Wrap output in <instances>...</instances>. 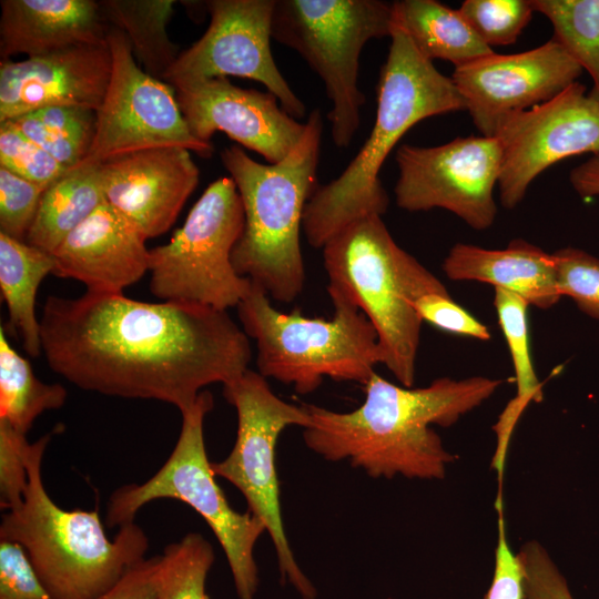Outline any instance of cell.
Here are the masks:
<instances>
[{
	"mask_svg": "<svg viewBox=\"0 0 599 599\" xmlns=\"http://www.w3.org/2000/svg\"><path fill=\"white\" fill-rule=\"evenodd\" d=\"M214 406L213 395L202 390L192 407L181 413L177 441L163 466L146 481L116 488L109 497V527L133 522L152 500L177 499L192 507L220 542L232 572L238 599H255L258 570L255 545L266 531L252 512L234 510L215 480L204 444V418Z\"/></svg>",
	"mask_w": 599,
	"mask_h": 599,
	"instance_id": "ba28073f",
	"label": "cell"
},
{
	"mask_svg": "<svg viewBox=\"0 0 599 599\" xmlns=\"http://www.w3.org/2000/svg\"><path fill=\"white\" fill-rule=\"evenodd\" d=\"M443 270L453 281L488 283L541 309L552 307L562 297L554 254L522 238L512 240L502 250L457 243L444 258Z\"/></svg>",
	"mask_w": 599,
	"mask_h": 599,
	"instance_id": "7402d4cb",
	"label": "cell"
},
{
	"mask_svg": "<svg viewBox=\"0 0 599 599\" xmlns=\"http://www.w3.org/2000/svg\"><path fill=\"white\" fill-rule=\"evenodd\" d=\"M396 204L409 212L443 209L475 230L497 215L494 190L501 169L495 136L456 138L436 146L403 144L396 151Z\"/></svg>",
	"mask_w": 599,
	"mask_h": 599,
	"instance_id": "4fadbf2b",
	"label": "cell"
},
{
	"mask_svg": "<svg viewBox=\"0 0 599 599\" xmlns=\"http://www.w3.org/2000/svg\"><path fill=\"white\" fill-rule=\"evenodd\" d=\"M392 3L379 0H275L272 39L295 50L322 79L332 103L331 136L347 148L365 95L358 88L365 44L392 32Z\"/></svg>",
	"mask_w": 599,
	"mask_h": 599,
	"instance_id": "9c48e42d",
	"label": "cell"
},
{
	"mask_svg": "<svg viewBox=\"0 0 599 599\" xmlns=\"http://www.w3.org/2000/svg\"><path fill=\"white\" fill-rule=\"evenodd\" d=\"M495 507L498 515L495 565L491 583L484 599H526L524 566L518 552H514L508 542L501 488H498Z\"/></svg>",
	"mask_w": 599,
	"mask_h": 599,
	"instance_id": "74e56055",
	"label": "cell"
},
{
	"mask_svg": "<svg viewBox=\"0 0 599 599\" xmlns=\"http://www.w3.org/2000/svg\"><path fill=\"white\" fill-rule=\"evenodd\" d=\"M99 2L108 24L125 33L134 58L144 67L145 72L163 80L180 54L176 44L166 32L176 2L174 0Z\"/></svg>",
	"mask_w": 599,
	"mask_h": 599,
	"instance_id": "484cf974",
	"label": "cell"
},
{
	"mask_svg": "<svg viewBox=\"0 0 599 599\" xmlns=\"http://www.w3.org/2000/svg\"><path fill=\"white\" fill-rule=\"evenodd\" d=\"M26 435L0 420V507L11 510L22 504L28 486Z\"/></svg>",
	"mask_w": 599,
	"mask_h": 599,
	"instance_id": "8d00e7d4",
	"label": "cell"
},
{
	"mask_svg": "<svg viewBox=\"0 0 599 599\" xmlns=\"http://www.w3.org/2000/svg\"><path fill=\"white\" fill-rule=\"evenodd\" d=\"M327 293L352 302L372 323L383 364L413 387L423 321L414 301L445 285L393 238L380 215L357 219L323 246Z\"/></svg>",
	"mask_w": 599,
	"mask_h": 599,
	"instance_id": "8992f818",
	"label": "cell"
},
{
	"mask_svg": "<svg viewBox=\"0 0 599 599\" xmlns=\"http://www.w3.org/2000/svg\"><path fill=\"white\" fill-rule=\"evenodd\" d=\"M191 133L211 142L224 132L267 163L282 161L300 142L305 123L296 121L271 92L242 89L227 78L202 80L174 88Z\"/></svg>",
	"mask_w": 599,
	"mask_h": 599,
	"instance_id": "e0dca14e",
	"label": "cell"
},
{
	"mask_svg": "<svg viewBox=\"0 0 599 599\" xmlns=\"http://www.w3.org/2000/svg\"><path fill=\"white\" fill-rule=\"evenodd\" d=\"M105 201L99 165L69 170L44 191L26 242L52 254Z\"/></svg>",
	"mask_w": 599,
	"mask_h": 599,
	"instance_id": "d4e9b609",
	"label": "cell"
},
{
	"mask_svg": "<svg viewBox=\"0 0 599 599\" xmlns=\"http://www.w3.org/2000/svg\"><path fill=\"white\" fill-rule=\"evenodd\" d=\"M112 71L108 42L0 61V123L45 106L98 111Z\"/></svg>",
	"mask_w": 599,
	"mask_h": 599,
	"instance_id": "ac0fdd59",
	"label": "cell"
},
{
	"mask_svg": "<svg viewBox=\"0 0 599 599\" xmlns=\"http://www.w3.org/2000/svg\"><path fill=\"white\" fill-rule=\"evenodd\" d=\"M413 305L423 322L439 329L480 341L490 338L488 327L458 305L447 288L425 292Z\"/></svg>",
	"mask_w": 599,
	"mask_h": 599,
	"instance_id": "d590c367",
	"label": "cell"
},
{
	"mask_svg": "<svg viewBox=\"0 0 599 599\" xmlns=\"http://www.w3.org/2000/svg\"><path fill=\"white\" fill-rule=\"evenodd\" d=\"M518 556L525 570L526 599H575L567 579L540 542H525Z\"/></svg>",
	"mask_w": 599,
	"mask_h": 599,
	"instance_id": "ab89813d",
	"label": "cell"
},
{
	"mask_svg": "<svg viewBox=\"0 0 599 599\" xmlns=\"http://www.w3.org/2000/svg\"><path fill=\"white\" fill-rule=\"evenodd\" d=\"M105 200L146 238L165 233L195 190L200 170L189 150H142L99 164Z\"/></svg>",
	"mask_w": 599,
	"mask_h": 599,
	"instance_id": "d6986e66",
	"label": "cell"
},
{
	"mask_svg": "<svg viewBox=\"0 0 599 599\" xmlns=\"http://www.w3.org/2000/svg\"><path fill=\"white\" fill-rule=\"evenodd\" d=\"M0 7L1 60L108 42L110 26L94 0H2Z\"/></svg>",
	"mask_w": 599,
	"mask_h": 599,
	"instance_id": "44dd1931",
	"label": "cell"
},
{
	"mask_svg": "<svg viewBox=\"0 0 599 599\" xmlns=\"http://www.w3.org/2000/svg\"><path fill=\"white\" fill-rule=\"evenodd\" d=\"M389 38L388 55L377 83L373 129L345 170L329 183L318 185L305 207L302 229L313 247L323 248L357 219L382 216L387 211L389 200L379 173L410 128L430 116L466 111L451 77L440 73L393 23Z\"/></svg>",
	"mask_w": 599,
	"mask_h": 599,
	"instance_id": "3957f363",
	"label": "cell"
},
{
	"mask_svg": "<svg viewBox=\"0 0 599 599\" xmlns=\"http://www.w3.org/2000/svg\"><path fill=\"white\" fill-rule=\"evenodd\" d=\"M576 81L551 100L507 115L495 138L501 146L499 197L515 209L531 182L557 162L599 154V105Z\"/></svg>",
	"mask_w": 599,
	"mask_h": 599,
	"instance_id": "9a60e30c",
	"label": "cell"
},
{
	"mask_svg": "<svg viewBox=\"0 0 599 599\" xmlns=\"http://www.w3.org/2000/svg\"><path fill=\"white\" fill-rule=\"evenodd\" d=\"M214 558L212 545L195 531L167 545L160 555L156 599H209L205 583Z\"/></svg>",
	"mask_w": 599,
	"mask_h": 599,
	"instance_id": "4dcf8cb0",
	"label": "cell"
},
{
	"mask_svg": "<svg viewBox=\"0 0 599 599\" xmlns=\"http://www.w3.org/2000/svg\"><path fill=\"white\" fill-rule=\"evenodd\" d=\"M458 11L490 48L515 43L535 13L531 0H466Z\"/></svg>",
	"mask_w": 599,
	"mask_h": 599,
	"instance_id": "1f68e13d",
	"label": "cell"
},
{
	"mask_svg": "<svg viewBox=\"0 0 599 599\" xmlns=\"http://www.w3.org/2000/svg\"><path fill=\"white\" fill-rule=\"evenodd\" d=\"M494 305L508 345L517 383V396L499 418L515 426L529 403L542 399L541 384L535 372L529 346L527 322L529 304L516 294L495 288Z\"/></svg>",
	"mask_w": 599,
	"mask_h": 599,
	"instance_id": "f546056e",
	"label": "cell"
},
{
	"mask_svg": "<svg viewBox=\"0 0 599 599\" xmlns=\"http://www.w3.org/2000/svg\"><path fill=\"white\" fill-rule=\"evenodd\" d=\"M573 190L583 199L599 195V154L571 170L569 175Z\"/></svg>",
	"mask_w": 599,
	"mask_h": 599,
	"instance_id": "b9f144b4",
	"label": "cell"
},
{
	"mask_svg": "<svg viewBox=\"0 0 599 599\" xmlns=\"http://www.w3.org/2000/svg\"><path fill=\"white\" fill-rule=\"evenodd\" d=\"M552 254L560 295L570 297L585 314L599 319V258L575 247Z\"/></svg>",
	"mask_w": 599,
	"mask_h": 599,
	"instance_id": "836d02e7",
	"label": "cell"
},
{
	"mask_svg": "<svg viewBox=\"0 0 599 599\" xmlns=\"http://www.w3.org/2000/svg\"><path fill=\"white\" fill-rule=\"evenodd\" d=\"M245 224L234 181L211 183L182 227L149 253L150 291L163 302H184L227 311L248 294L252 281L238 275L232 253Z\"/></svg>",
	"mask_w": 599,
	"mask_h": 599,
	"instance_id": "8fae6325",
	"label": "cell"
},
{
	"mask_svg": "<svg viewBox=\"0 0 599 599\" xmlns=\"http://www.w3.org/2000/svg\"><path fill=\"white\" fill-rule=\"evenodd\" d=\"M160 555L144 558L97 599H156Z\"/></svg>",
	"mask_w": 599,
	"mask_h": 599,
	"instance_id": "60d3db41",
	"label": "cell"
},
{
	"mask_svg": "<svg viewBox=\"0 0 599 599\" xmlns=\"http://www.w3.org/2000/svg\"><path fill=\"white\" fill-rule=\"evenodd\" d=\"M334 306L329 319L284 313L252 282L237 305L242 328L256 342L257 372L293 385L298 394L316 390L325 377L365 385L384 357L377 333L347 298L328 293Z\"/></svg>",
	"mask_w": 599,
	"mask_h": 599,
	"instance_id": "52a82bcc",
	"label": "cell"
},
{
	"mask_svg": "<svg viewBox=\"0 0 599 599\" xmlns=\"http://www.w3.org/2000/svg\"><path fill=\"white\" fill-rule=\"evenodd\" d=\"M223 396L236 410L237 432L230 454L221 461L211 463L212 470L241 491L248 511L264 524L282 580L303 599H315L317 590L296 562L285 534L275 466L280 435L290 426L304 429L311 422L309 415L304 405L280 398L266 378L250 368L223 385Z\"/></svg>",
	"mask_w": 599,
	"mask_h": 599,
	"instance_id": "30bf717a",
	"label": "cell"
},
{
	"mask_svg": "<svg viewBox=\"0 0 599 599\" xmlns=\"http://www.w3.org/2000/svg\"><path fill=\"white\" fill-rule=\"evenodd\" d=\"M0 166L26 180L47 186L69 171L29 140L11 121L0 123Z\"/></svg>",
	"mask_w": 599,
	"mask_h": 599,
	"instance_id": "d6a6232c",
	"label": "cell"
},
{
	"mask_svg": "<svg viewBox=\"0 0 599 599\" xmlns=\"http://www.w3.org/2000/svg\"><path fill=\"white\" fill-rule=\"evenodd\" d=\"M11 121L19 131L69 170L88 155L97 128V111L80 106H45Z\"/></svg>",
	"mask_w": 599,
	"mask_h": 599,
	"instance_id": "83f0119b",
	"label": "cell"
},
{
	"mask_svg": "<svg viewBox=\"0 0 599 599\" xmlns=\"http://www.w3.org/2000/svg\"><path fill=\"white\" fill-rule=\"evenodd\" d=\"M392 7L393 26L400 28L432 62L445 60L458 68L495 52L458 10L436 0H399Z\"/></svg>",
	"mask_w": 599,
	"mask_h": 599,
	"instance_id": "603a6c76",
	"label": "cell"
},
{
	"mask_svg": "<svg viewBox=\"0 0 599 599\" xmlns=\"http://www.w3.org/2000/svg\"><path fill=\"white\" fill-rule=\"evenodd\" d=\"M53 255L26 241L0 232V288L9 312V324L32 357L42 354L35 296L44 277L53 274Z\"/></svg>",
	"mask_w": 599,
	"mask_h": 599,
	"instance_id": "cb8c5ba5",
	"label": "cell"
},
{
	"mask_svg": "<svg viewBox=\"0 0 599 599\" xmlns=\"http://www.w3.org/2000/svg\"><path fill=\"white\" fill-rule=\"evenodd\" d=\"M582 68L555 39L514 54L496 52L455 68L451 79L477 130L494 136L509 114L545 103L577 81Z\"/></svg>",
	"mask_w": 599,
	"mask_h": 599,
	"instance_id": "2e32d148",
	"label": "cell"
},
{
	"mask_svg": "<svg viewBox=\"0 0 599 599\" xmlns=\"http://www.w3.org/2000/svg\"><path fill=\"white\" fill-rule=\"evenodd\" d=\"M502 379L437 378L426 387L395 385L377 373L352 412L304 404L305 445L328 461L347 460L373 478L444 479L455 457L430 427H449L487 400Z\"/></svg>",
	"mask_w": 599,
	"mask_h": 599,
	"instance_id": "7a4b0ae2",
	"label": "cell"
},
{
	"mask_svg": "<svg viewBox=\"0 0 599 599\" xmlns=\"http://www.w3.org/2000/svg\"><path fill=\"white\" fill-rule=\"evenodd\" d=\"M146 236L106 201L52 253L53 275L83 283L87 292L119 294L149 272Z\"/></svg>",
	"mask_w": 599,
	"mask_h": 599,
	"instance_id": "ffe728a7",
	"label": "cell"
},
{
	"mask_svg": "<svg viewBox=\"0 0 599 599\" xmlns=\"http://www.w3.org/2000/svg\"><path fill=\"white\" fill-rule=\"evenodd\" d=\"M275 0H211L205 33L181 52L166 72L173 88L229 75L264 84L294 119L306 108L278 70L271 50Z\"/></svg>",
	"mask_w": 599,
	"mask_h": 599,
	"instance_id": "5bb4252c",
	"label": "cell"
},
{
	"mask_svg": "<svg viewBox=\"0 0 599 599\" xmlns=\"http://www.w3.org/2000/svg\"><path fill=\"white\" fill-rule=\"evenodd\" d=\"M106 41L112 71L97 111L95 135L80 165H99L124 154L179 146L210 158L212 142L197 140L180 110L174 88L144 72L125 33L110 27Z\"/></svg>",
	"mask_w": 599,
	"mask_h": 599,
	"instance_id": "7c38bea8",
	"label": "cell"
},
{
	"mask_svg": "<svg viewBox=\"0 0 599 599\" xmlns=\"http://www.w3.org/2000/svg\"><path fill=\"white\" fill-rule=\"evenodd\" d=\"M0 599H54L26 549L6 539H0Z\"/></svg>",
	"mask_w": 599,
	"mask_h": 599,
	"instance_id": "f35d334b",
	"label": "cell"
},
{
	"mask_svg": "<svg viewBox=\"0 0 599 599\" xmlns=\"http://www.w3.org/2000/svg\"><path fill=\"white\" fill-rule=\"evenodd\" d=\"M554 27V38L592 79L588 92L599 105V0H531Z\"/></svg>",
	"mask_w": 599,
	"mask_h": 599,
	"instance_id": "f1b7e54d",
	"label": "cell"
},
{
	"mask_svg": "<svg viewBox=\"0 0 599 599\" xmlns=\"http://www.w3.org/2000/svg\"><path fill=\"white\" fill-rule=\"evenodd\" d=\"M322 132V114L315 109L300 142L277 163H260L238 145L221 152L245 216L232 253L233 265L238 275L282 303L294 301L305 283L300 232L307 202L318 187Z\"/></svg>",
	"mask_w": 599,
	"mask_h": 599,
	"instance_id": "277c9868",
	"label": "cell"
},
{
	"mask_svg": "<svg viewBox=\"0 0 599 599\" xmlns=\"http://www.w3.org/2000/svg\"><path fill=\"white\" fill-rule=\"evenodd\" d=\"M49 367L81 389L155 399L180 413L248 369V336L227 311L119 294L50 295L40 317Z\"/></svg>",
	"mask_w": 599,
	"mask_h": 599,
	"instance_id": "6da1fadb",
	"label": "cell"
},
{
	"mask_svg": "<svg viewBox=\"0 0 599 599\" xmlns=\"http://www.w3.org/2000/svg\"><path fill=\"white\" fill-rule=\"evenodd\" d=\"M67 396L63 385L45 384L34 375L29 361L9 344L1 326L0 420L27 435L38 416L62 407Z\"/></svg>",
	"mask_w": 599,
	"mask_h": 599,
	"instance_id": "4316f807",
	"label": "cell"
},
{
	"mask_svg": "<svg viewBox=\"0 0 599 599\" xmlns=\"http://www.w3.org/2000/svg\"><path fill=\"white\" fill-rule=\"evenodd\" d=\"M47 187L0 166V232L26 241Z\"/></svg>",
	"mask_w": 599,
	"mask_h": 599,
	"instance_id": "e575fe53",
	"label": "cell"
},
{
	"mask_svg": "<svg viewBox=\"0 0 599 599\" xmlns=\"http://www.w3.org/2000/svg\"><path fill=\"white\" fill-rule=\"evenodd\" d=\"M61 425L30 444L22 504L2 515L0 539L20 544L54 599H97L145 558L149 539L134 521L105 535L95 510H64L48 495L42 458Z\"/></svg>",
	"mask_w": 599,
	"mask_h": 599,
	"instance_id": "5b68a950",
	"label": "cell"
}]
</instances>
